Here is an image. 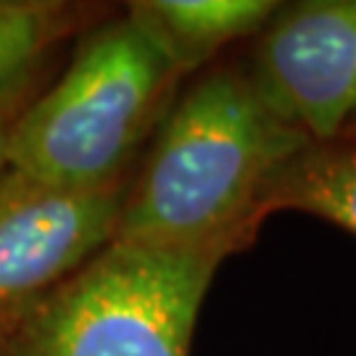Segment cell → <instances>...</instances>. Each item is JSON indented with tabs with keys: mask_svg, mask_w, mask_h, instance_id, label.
I'll use <instances>...</instances> for the list:
<instances>
[{
	"mask_svg": "<svg viewBox=\"0 0 356 356\" xmlns=\"http://www.w3.org/2000/svg\"><path fill=\"white\" fill-rule=\"evenodd\" d=\"M277 11L272 0H140L129 6L127 19L175 74H185L229 42L261 32Z\"/></svg>",
	"mask_w": 356,
	"mask_h": 356,
	"instance_id": "6",
	"label": "cell"
},
{
	"mask_svg": "<svg viewBox=\"0 0 356 356\" xmlns=\"http://www.w3.org/2000/svg\"><path fill=\"white\" fill-rule=\"evenodd\" d=\"M64 8L32 0H0V103L24 85L40 56L61 32Z\"/></svg>",
	"mask_w": 356,
	"mask_h": 356,
	"instance_id": "8",
	"label": "cell"
},
{
	"mask_svg": "<svg viewBox=\"0 0 356 356\" xmlns=\"http://www.w3.org/2000/svg\"><path fill=\"white\" fill-rule=\"evenodd\" d=\"M175 76L127 16L103 24L64 76L8 124V169L64 191L124 185L119 177Z\"/></svg>",
	"mask_w": 356,
	"mask_h": 356,
	"instance_id": "3",
	"label": "cell"
},
{
	"mask_svg": "<svg viewBox=\"0 0 356 356\" xmlns=\"http://www.w3.org/2000/svg\"><path fill=\"white\" fill-rule=\"evenodd\" d=\"M282 209L314 214L356 235V145L312 140L277 172L269 185L264 216Z\"/></svg>",
	"mask_w": 356,
	"mask_h": 356,
	"instance_id": "7",
	"label": "cell"
},
{
	"mask_svg": "<svg viewBox=\"0 0 356 356\" xmlns=\"http://www.w3.org/2000/svg\"><path fill=\"white\" fill-rule=\"evenodd\" d=\"M341 140H348L356 145V114L348 119V124L343 127V132H341Z\"/></svg>",
	"mask_w": 356,
	"mask_h": 356,
	"instance_id": "10",
	"label": "cell"
},
{
	"mask_svg": "<svg viewBox=\"0 0 356 356\" xmlns=\"http://www.w3.org/2000/svg\"><path fill=\"white\" fill-rule=\"evenodd\" d=\"M8 169V122L0 116V175Z\"/></svg>",
	"mask_w": 356,
	"mask_h": 356,
	"instance_id": "9",
	"label": "cell"
},
{
	"mask_svg": "<svg viewBox=\"0 0 356 356\" xmlns=\"http://www.w3.org/2000/svg\"><path fill=\"white\" fill-rule=\"evenodd\" d=\"M127 185L64 191L16 169L0 175V312L85 267L116 238Z\"/></svg>",
	"mask_w": 356,
	"mask_h": 356,
	"instance_id": "5",
	"label": "cell"
},
{
	"mask_svg": "<svg viewBox=\"0 0 356 356\" xmlns=\"http://www.w3.org/2000/svg\"><path fill=\"white\" fill-rule=\"evenodd\" d=\"M222 261L111 241L51 291L0 312V356H191Z\"/></svg>",
	"mask_w": 356,
	"mask_h": 356,
	"instance_id": "2",
	"label": "cell"
},
{
	"mask_svg": "<svg viewBox=\"0 0 356 356\" xmlns=\"http://www.w3.org/2000/svg\"><path fill=\"white\" fill-rule=\"evenodd\" d=\"M312 143L248 72L201 76L169 111L114 241L229 256L254 238L277 172Z\"/></svg>",
	"mask_w": 356,
	"mask_h": 356,
	"instance_id": "1",
	"label": "cell"
},
{
	"mask_svg": "<svg viewBox=\"0 0 356 356\" xmlns=\"http://www.w3.org/2000/svg\"><path fill=\"white\" fill-rule=\"evenodd\" d=\"M251 79L312 140L341 138L356 114V0H306L272 16Z\"/></svg>",
	"mask_w": 356,
	"mask_h": 356,
	"instance_id": "4",
	"label": "cell"
}]
</instances>
